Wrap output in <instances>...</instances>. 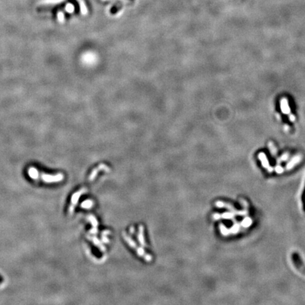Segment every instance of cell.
Wrapping results in <instances>:
<instances>
[{
    "instance_id": "obj_3",
    "label": "cell",
    "mask_w": 305,
    "mask_h": 305,
    "mask_svg": "<svg viewBox=\"0 0 305 305\" xmlns=\"http://www.w3.org/2000/svg\"><path fill=\"white\" fill-rule=\"evenodd\" d=\"M66 10H67V12H68L72 13L74 11V7H73V5L71 4H67V7H66Z\"/></svg>"
},
{
    "instance_id": "obj_2",
    "label": "cell",
    "mask_w": 305,
    "mask_h": 305,
    "mask_svg": "<svg viewBox=\"0 0 305 305\" xmlns=\"http://www.w3.org/2000/svg\"><path fill=\"white\" fill-rule=\"evenodd\" d=\"M280 107H281V110L282 112L285 115H288L290 113V106H289V103L287 98H283L281 99L280 101Z\"/></svg>"
},
{
    "instance_id": "obj_4",
    "label": "cell",
    "mask_w": 305,
    "mask_h": 305,
    "mask_svg": "<svg viewBox=\"0 0 305 305\" xmlns=\"http://www.w3.org/2000/svg\"><path fill=\"white\" fill-rule=\"evenodd\" d=\"M57 18H58V20L60 22H63L64 19V14L62 12H59L58 14H57Z\"/></svg>"
},
{
    "instance_id": "obj_1",
    "label": "cell",
    "mask_w": 305,
    "mask_h": 305,
    "mask_svg": "<svg viewBox=\"0 0 305 305\" xmlns=\"http://www.w3.org/2000/svg\"><path fill=\"white\" fill-rule=\"evenodd\" d=\"M292 259H293V261L294 265H295V267L301 273H303L304 275H305V266L302 261L301 258L298 256V254L293 253V255H292Z\"/></svg>"
},
{
    "instance_id": "obj_6",
    "label": "cell",
    "mask_w": 305,
    "mask_h": 305,
    "mask_svg": "<svg viewBox=\"0 0 305 305\" xmlns=\"http://www.w3.org/2000/svg\"><path fill=\"white\" fill-rule=\"evenodd\" d=\"M294 118H295V117H294V116H293V115H290V119L291 121H294V120H295V119H294Z\"/></svg>"
},
{
    "instance_id": "obj_5",
    "label": "cell",
    "mask_w": 305,
    "mask_h": 305,
    "mask_svg": "<svg viewBox=\"0 0 305 305\" xmlns=\"http://www.w3.org/2000/svg\"><path fill=\"white\" fill-rule=\"evenodd\" d=\"M119 9H120V8L118 6H113L112 8L111 9V14H116V13L119 11Z\"/></svg>"
}]
</instances>
